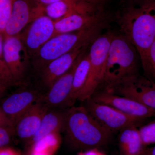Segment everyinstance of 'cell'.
Here are the masks:
<instances>
[{"label": "cell", "mask_w": 155, "mask_h": 155, "mask_svg": "<svg viewBox=\"0 0 155 155\" xmlns=\"http://www.w3.org/2000/svg\"><path fill=\"white\" fill-rule=\"evenodd\" d=\"M0 155H22L17 150L8 146L0 147Z\"/></svg>", "instance_id": "83f0119b"}, {"label": "cell", "mask_w": 155, "mask_h": 155, "mask_svg": "<svg viewBox=\"0 0 155 155\" xmlns=\"http://www.w3.org/2000/svg\"><path fill=\"white\" fill-rule=\"evenodd\" d=\"M114 34L107 32L100 35L91 45L88 52L90 67L88 76L78 101L84 102L89 98L101 85L108 51Z\"/></svg>", "instance_id": "5b68a950"}, {"label": "cell", "mask_w": 155, "mask_h": 155, "mask_svg": "<svg viewBox=\"0 0 155 155\" xmlns=\"http://www.w3.org/2000/svg\"><path fill=\"white\" fill-rule=\"evenodd\" d=\"M109 20L106 19L88 28L53 37L41 48L35 57L38 58L39 67L42 66L43 69L50 62L70 51L81 43L96 38L107 27Z\"/></svg>", "instance_id": "277c9868"}, {"label": "cell", "mask_w": 155, "mask_h": 155, "mask_svg": "<svg viewBox=\"0 0 155 155\" xmlns=\"http://www.w3.org/2000/svg\"><path fill=\"white\" fill-rule=\"evenodd\" d=\"M148 61V69L147 74L155 77V40L150 48Z\"/></svg>", "instance_id": "484cf974"}, {"label": "cell", "mask_w": 155, "mask_h": 155, "mask_svg": "<svg viewBox=\"0 0 155 155\" xmlns=\"http://www.w3.org/2000/svg\"><path fill=\"white\" fill-rule=\"evenodd\" d=\"M95 2L97 1L61 0L45 6L44 14L55 21L75 12L97 8L98 6Z\"/></svg>", "instance_id": "e0dca14e"}, {"label": "cell", "mask_w": 155, "mask_h": 155, "mask_svg": "<svg viewBox=\"0 0 155 155\" xmlns=\"http://www.w3.org/2000/svg\"><path fill=\"white\" fill-rule=\"evenodd\" d=\"M90 67V59L88 52L85 53L81 56L75 68L72 88L67 103V109L74 106L78 101L81 91L86 83Z\"/></svg>", "instance_id": "ffe728a7"}, {"label": "cell", "mask_w": 155, "mask_h": 155, "mask_svg": "<svg viewBox=\"0 0 155 155\" xmlns=\"http://www.w3.org/2000/svg\"><path fill=\"white\" fill-rule=\"evenodd\" d=\"M6 91V90L5 89L0 87V99H1L2 97L3 94H4V93H5Z\"/></svg>", "instance_id": "1f68e13d"}, {"label": "cell", "mask_w": 155, "mask_h": 155, "mask_svg": "<svg viewBox=\"0 0 155 155\" xmlns=\"http://www.w3.org/2000/svg\"><path fill=\"white\" fill-rule=\"evenodd\" d=\"M3 55L6 64L17 84L23 79L29 55L20 34L4 37Z\"/></svg>", "instance_id": "9c48e42d"}, {"label": "cell", "mask_w": 155, "mask_h": 155, "mask_svg": "<svg viewBox=\"0 0 155 155\" xmlns=\"http://www.w3.org/2000/svg\"><path fill=\"white\" fill-rule=\"evenodd\" d=\"M0 127L14 128V124L0 107Z\"/></svg>", "instance_id": "4316f807"}, {"label": "cell", "mask_w": 155, "mask_h": 155, "mask_svg": "<svg viewBox=\"0 0 155 155\" xmlns=\"http://www.w3.org/2000/svg\"><path fill=\"white\" fill-rule=\"evenodd\" d=\"M108 19L107 15L100 7L90 11L75 12L54 21V34L53 37L88 28Z\"/></svg>", "instance_id": "7c38bea8"}, {"label": "cell", "mask_w": 155, "mask_h": 155, "mask_svg": "<svg viewBox=\"0 0 155 155\" xmlns=\"http://www.w3.org/2000/svg\"><path fill=\"white\" fill-rule=\"evenodd\" d=\"M65 110L48 109L45 113L38 130L33 137L28 143L33 144L49 134L60 133L64 130Z\"/></svg>", "instance_id": "ac0fdd59"}, {"label": "cell", "mask_w": 155, "mask_h": 155, "mask_svg": "<svg viewBox=\"0 0 155 155\" xmlns=\"http://www.w3.org/2000/svg\"><path fill=\"white\" fill-rule=\"evenodd\" d=\"M83 102V106L93 117L113 133L132 125L138 126L143 121L127 116L111 106L97 102L91 97Z\"/></svg>", "instance_id": "52a82bcc"}, {"label": "cell", "mask_w": 155, "mask_h": 155, "mask_svg": "<svg viewBox=\"0 0 155 155\" xmlns=\"http://www.w3.org/2000/svg\"><path fill=\"white\" fill-rule=\"evenodd\" d=\"M87 1H93V2H95V1H97V0H87Z\"/></svg>", "instance_id": "836d02e7"}, {"label": "cell", "mask_w": 155, "mask_h": 155, "mask_svg": "<svg viewBox=\"0 0 155 155\" xmlns=\"http://www.w3.org/2000/svg\"><path fill=\"white\" fill-rule=\"evenodd\" d=\"M42 94L35 90L22 89L4 99L0 107L13 121L15 126L19 117L40 99Z\"/></svg>", "instance_id": "9a60e30c"}, {"label": "cell", "mask_w": 155, "mask_h": 155, "mask_svg": "<svg viewBox=\"0 0 155 155\" xmlns=\"http://www.w3.org/2000/svg\"><path fill=\"white\" fill-rule=\"evenodd\" d=\"M83 55L78 58L66 73L52 84L46 93L42 95L40 100L49 109H67V103L72 88L74 72L78 61Z\"/></svg>", "instance_id": "5bb4252c"}, {"label": "cell", "mask_w": 155, "mask_h": 155, "mask_svg": "<svg viewBox=\"0 0 155 155\" xmlns=\"http://www.w3.org/2000/svg\"><path fill=\"white\" fill-rule=\"evenodd\" d=\"M139 130L145 146L155 144V120L142 126Z\"/></svg>", "instance_id": "cb8c5ba5"}, {"label": "cell", "mask_w": 155, "mask_h": 155, "mask_svg": "<svg viewBox=\"0 0 155 155\" xmlns=\"http://www.w3.org/2000/svg\"><path fill=\"white\" fill-rule=\"evenodd\" d=\"M138 56L133 45L124 35L114 34L108 51L101 84L104 89L138 74Z\"/></svg>", "instance_id": "3957f363"}, {"label": "cell", "mask_w": 155, "mask_h": 155, "mask_svg": "<svg viewBox=\"0 0 155 155\" xmlns=\"http://www.w3.org/2000/svg\"><path fill=\"white\" fill-rule=\"evenodd\" d=\"M15 135L14 128L0 127V147L8 146Z\"/></svg>", "instance_id": "d4e9b609"}, {"label": "cell", "mask_w": 155, "mask_h": 155, "mask_svg": "<svg viewBox=\"0 0 155 155\" xmlns=\"http://www.w3.org/2000/svg\"><path fill=\"white\" fill-rule=\"evenodd\" d=\"M119 23L121 34L135 48L147 73L149 51L155 40V0L128 7L119 17Z\"/></svg>", "instance_id": "6da1fadb"}, {"label": "cell", "mask_w": 155, "mask_h": 155, "mask_svg": "<svg viewBox=\"0 0 155 155\" xmlns=\"http://www.w3.org/2000/svg\"><path fill=\"white\" fill-rule=\"evenodd\" d=\"M61 142L60 133L49 134L29 146L28 155H54Z\"/></svg>", "instance_id": "44dd1931"}, {"label": "cell", "mask_w": 155, "mask_h": 155, "mask_svg": "<svg viewBox=\"0 0 155 155\" xmlns=\"http://www.w3.org/2000/svg\"><path fill=\"white\" fill-rule=\"evenodd\" d=\"M95 38L85 41L70 51L49 63L42 71V79L45 86L50 88L58 78L66 73L78 58L86 52Z\"/></svg>", "instance_id": "8fae6325"}, {"label": "cell", "mask_w": 155, "mask_h": 155, "mask_svg": "<svg viewBox=\"0 0 155 155\" xmlns=\"http://www.w3.org/2000/svg\"><path fill=\"white\" fill-rule=\"evenodd\" d=\"M104 90L133 99L155 110V82L138 74Z\"/></svg>", "instance_id": "8992f818"}, {"label": "cell", "mask_w": 155, "mask_h": 155, "mask_svg": "<svg viewBox=\"0 0 155 155\" xmlns=\"http://www.w3.org/2000/svg\"><path fill=\"white\" fill-rule=\"evenodd\" d=\"M36 1L40 5L45 7V6L49 4L55 2L61 1V0H36ZM78 1H87V0H78Z\"/></svg>", "instance_id": "f1b7e54d"}, {"label": "cell", "mask_w": 155, "mask_h": 155, "mask_svg": "<svg viewBox=\"0 0 155 155\" xmlns=\"http://www.w3.org/2000/svg\"><path fill=\"white\" fill-rule=\"evenodd\" d=\"M128 1H131L132 2H141L142 1V3H143L148 1H152V0H128Z\"/></svg>", "instance_id": "d6a6232c"}, {"label": "cell", "mask_w": 155, "mask_h": 155, "mask_svg": "<svg viewBox=\"0 0 155 155\" xmlns=\"http://www.w3.org/2000/svg\"><path fill=\"white\" fill-rule=\"evenodd\" d=\"M14 0H0V33L3 34L8 21Z\"/></svg>", "instance_id": "603a6c76"}, {"label": "cell", "mask_w": 155, "mask_h": 155, "mask_svg": "<svg viewBox=\"0 0 155 155\" xmlns=\"http://www.w3.org/2000/svg\"><path fill=\"white\" fill-rule=\"evenodd\" d=\"M143 155H155V145L150 148H146Z\"/></svg>", "instance_id": "4dcf8cb0"}, {"label": "cell", "mask_w": 155, "mask_h": 155, "mask_svg": "<svg viewBox=\"0 0 155 155\" xmlns=\"http://www.w3.org/2000/svg\"><path fill=\"white\" fill-rule=\"evenodd\" d=\"M4 36L0 33V87L7 90L9 87L17 84L11 75L3 55Z\"/></svg>", "instance_id": "7402d4cb"}, {"label": "cell", "mask_w": 155, "mask_h": 155, "mask_svg": "<svg viewBox=\"0 0 155 155\" xmlns=\"http://www.w3.org/2000/svg\"><path fill=\"white\" fill-rule=\"evenodd\" d=\"M48 109L40 100L35 103L17 120L14 126L15 135L28 143L38 130Z\"/></svg>", "instance_id": "2e32d148"}, {"label": "cell", "mask_w": 155, "mask_h": 155, "mask_svg": "<svg viewBox=\"0 0 155 155\" xmlns=\"http://www.w3.org/2000/svg\"><path fill=\"white\" fill-rule=\"evenodd\" d=\"M146 147L137 126H129L120 131L119 147L121 155H143Z\"/></svg>", "instance_id": "d6986e66"}, {"label": "cell", "mask_w": 155, "mask_h": 155, "mask_svg": "<svg viewBox=\"0 0 155 155\" xmlns=\"http://www.w3.org/2000/svg\"><path fill=\"white\" fill-rule=\"evenodd\" d=\"M54 21L45 14L31 23L24 36L21 35L30 58L35 57L41 48L54 36Z\"/></svg>", "instance_id": "4fadbf2b"}, {"label": "cell", "mask_w": 155, "mask_h": 155, "mask_svg": "<svg viewBox=\"0 0 155 155\" xmlns=\"http://www.w3.org/2000/svg\"><path fill=\"white\" fill-rule=\"evenodd\" d=\"M97 149L89 150L84 152L81 153L78 155H101L97 152Z\"/></svg>", "instance_id": "f546056e"}, {"label": "cell", "mask_w": 155, "mask_h": 155, "mask_svg": "<svg viewBox=\"0 0 155 155\" xmlns=\"http://www.w3.org/2000/svg\"><path fill=\"white\" fill-rule=\"evenodd\" d=\"M44 14V7L36 0H14L3 36L19 34L27 24Z\"/></svg>", "instance_id": "ba28073f"}, {"label": "cell", "mask_w": 155, "mask_h": 155, "mask_svg": "<svg viewBox=\"0 0 155 155\" xmlns=\"http://www.w3.org/2000/svg\"><path fill=\"white\" fill-rule=\"evenodd\" d=\"M91 98L95 101L111 106L127 116L143 120L155 116V110L133 99L105 90L96 91Z\"/></svg>", "instance_id": "30bf717a"}, {"label": "cell", "mask_w": 155, "mask_h": 155, "mask_svg": "<svg viewBox=\"0 0 155 155\" xmlns=\"http://www.w3.org/2000/svg\"><path fill=\"white\" fill-rule=\"evenodd\" d=\"M64 130L69 146L83 151L104 146L110 140L113 134L83 106H72L65 110Z\"/></svg>", "instance_id": "7a4b0ae2"}]
</instances>
